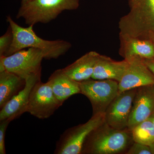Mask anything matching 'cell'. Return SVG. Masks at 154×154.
I'll list each match as a JSON object with an SVG mask.
<instances>
[{
	"mask_svg": "<svg viewBox=\"0 0 154 154\" xmlns=\"http://www.w3.org/2000/svg\"><path fill=\"white\" fill-rule=\"evenodd\" d=\"M13 39V33L9 26L6 33L0 37V56L5 55L12 44Z\"/></svg>",
	"mask_w": 154,
	"mask_h": 154,
	"instance_id": "19",
	"label": "cell"
},
{
	"mask_svg": "<svg viewBox=\"0 0 154 154\" xmlns=\"http://www.w3.org/2000/svg\"><path fill=\"white\" fill-rule=\"evenodd\" d=\"M128 61V66L119 82V94L141 86L154 85V74L144 60L137 58Z\"/></svg>",
	"mask_w": 154,
	"mask_h": 154,
	"instance_id": "11",
	"label": "cell"
},
{
	"mask_svg": "<svg viewBox=\"0 0 154 154\" xmlns=\"http://www.w3.org/2000/svg\"><path fill=\"white\" fill-rule=\"evenodd\" d=\"M149 118L151 120L152 122H153L154 125V113H153L150 116V117Z\"/></svg>",
	"mask_w": 154,
	"mask_h": 154,
	"instance_id": "24",
	"label": "cell"
},
{
	"mask_svg": "<svg viewBox=\"0 0 154 154\" xmlns=\"http://www.w3.org/2000/svg\"><path fill=\"white\" fill-rule=\"evenodd\" d=\"M48 82L51 86L56 97L63 104L71 96L81 94L80 83L67 75L62 69L54 72Z\"/></svg>",
	"mask_w": 154,
	"mask_h": 154,
	"instance_id": "16",
	"label": "cell"
},
{
	"mask_svg": "<svg viewBox=\"0 0 154 154\" xmlns=\"http://www.w3.org/2000/svg\"><path fill=\"white\" fill-rule=\"evenodd\" d=\"M63 105L56 97L48 82L39 80L31 92L27 112L39 119H48Z\"/></svg>",
	"mask_w": 154,
	"mask_h": 154,
	"instance_id": "8",
	"label": "cell"
},
{
	"mask_svg": "<svg viewBox=\"0 0 154 154\" xmlns=\"http://www.w3.org/2000/svg\"><path fill=\"white\" fill-rule=\"evenodd\" d=\"M105 122V113L93 114L86 123L68 128L57 141L54 154H81L88 135Z\"/></svg>",
	"mask_w": 154,
	"mask_h": 154,
	"instance_id": "6",
	"label": "cell"
},
{
	"mask_svg": "<svg viewBox=\"0 0 154 154\" xmlns=\"http://www.w3.org/2000/svg\"><path fill=\"white\" fill-rule=\"evenodd\" d=\"M145 63L154 74V59L151 60H144Z\"/></svg>",
	"mask_w": 154,
	"mask_h": 154,
	"instance_id": "22",
	"label": "cell"
},
{
	"mask_svg": "<svg viewBox=\"0 0 154 154\" xmlns=\"http://www.w3.org/2000/svg\"><path fill=\"white\" fill-rule=\"evenodd\" d=\"M119 54L127 61L154 59V45L150 38H142L119 34Z\"/></svg>",
	"mask_w": 154,
	"mask_h": 154,
	"instance_id": "13",
	"label": "cell"
},
{
	"mask_svg": "<svg viewBox=\"0 0 154 154\" xmlns=\"http://www.w3.org/2000/svg\"><path fill=\"white\" fill-rule=\"evenodd\" d=\"M152 152V154H154V143L151 145L149 146Z\"/></svg>",
	"mask_w": 154,
	"mask_h": 154,
	"instance_id": "23",
	"label": "cell"
},
{
	"mask_svg": "<svg viewBox=\"0 0 154 154\" xmlns=\"http://www.w3.org/2000/svg\"><path fill=\"white\" fill-rule=\"evenodd\" d=\"M154 113V85L137 88L133 101L128 128L131 131Z\"/></svg>",
	"mask_w": 154,
	"mask_h": 154,
	"instance_id": "10",
	"label": "cell"
},
{
	"mask_svg": "<svg viewBox=\"0 0 154 154\" xmlns=\"http://www.w3.org/2000/svg\"><path fill=\"white\" fill-rule=\"evenodd\" d=\"M128 65V62L125 60L117 61L100 54L94 68L92 79L112 80L119 82Z\"/></svg>",
	"mask_w": 154,
	"mask_h": 154,
	"instance_id": "14",
	"label": "cell"
},
{
	"mask_svg": "<svg viewBox=\"0 0 154 154\" xmlns=\"http://www.w3.org/2000/svg\"><path fill=\"white\" fill-rule=\"evenodd\" d=\"M137 88L119 93L111 102L105 113L108 125L115 129H127Z\"/></svg>",
	"mask_w": 154,
	"mask_h": 154,
	"instance_id": "9",
	"label": "cell"
},
{
	"mask_svg": "<svg viewBox=\"0 0 154 154\" xmlns=\"http://www.w3.org/2000/svg\"><path fill=\"white\" fill-rule=\"evenodd\" d=\"M149 38L151 39L153 43H154V34H152V35H151L150 36H149Z\"/></svg>",
	"mask_w": 154,
	"mask_h": 154,
	"instance_id": "25",
	"label": "cell"
},
{
	"mask_svg": "<svg viewBox=\"0 0 154 154\" xmlns=\"http://www.w3.org/2000/svg\"><path fill=\"white\" fill-rule=\"evenodd\" d=\"M7 22L12 30L13 39L5 56L11 55L21 50L33 48L41 50L45 59H56L65 54L72 47L69 42L65 40L51 41L40 38L34 32L33 25L27 28L21 27L10 16L7 17Z\"/></svg>",
	"mask_w": 154,
	"mask_h": 154,
	"instance_id": "1",
	"label": "cell"
},
{
	"mask_svg": "<svg viewBox=\"0 0 154 154\" xmlns=\"http://www.w3.org/2000/svg\"><path fill=\"white\" fill-rule=\"evenodd\" d=\"M80 0H32L22 2L17 19L23 18L27 25L51 22L64 11L76 10Z\"/></svg>",
	"mask_w": 154,
	"mask_h": 154,
	"instance_id": "4",
	"label": "cell"
},
{
	"mask_svg": "<svg viewBox=\"0 0 154 154\" xmlns=\"http://www.w3.org/2000/svg\"><path fill=\"white\" fill-rule=\"evenodd\" d=\"M30 1H32V0H22V2H28Z\"/></svg>",
	"mask_w": 154,
	"mask_h": 154,
	"instance_id": "26",
	"label": "cell"
},
{
	"mask_svg": "<svg viewBox=\"0 0 154 154\" xmlns=\"http://www.w3.org/2000/svg\"><path fill=\"white\" fill-rule=\"evenodd\" d=\"M11 122L10 120L6 119L0 121V154H6L5 138L6 130L9 123Z\"/></svg>",
	"mask_w": 154,
	"mask_h": 154,
	"instance_id": "21",
	"label": "cell"
},
{
	"mask_svg": "<svg viewBox=\"0 0 154 154\" xmlns=\"http://www.w3.org/2000/svg\"><path fill=\"white\" fill-rule=\"evenodd\" d=\"M44 54L41 50L29 48L8 56H0V72L7 70L24 79L33 75H41Z\"/></svg>",
	"mask_w": 154,
	"mask_h": 154,
	"instance_id": "5",
	"label": "cell"
},
{
	"mask_svg": "<svg viewBox=\"0 0 154 154\" xmlns=\"http://www.w3.org/2000/svg\"><path fill=\"white\" fill-rule=\"evenodd\" d=\"M134 142L150 146L154 143V125L148 119L140 122L131 130Z\"/></svg>",
	"mask_w": 154,
	"mask_h": 154,
	"instance_id": "18",
	"label": "cell"
},
{
	"mask_svg": "<svg viewBox=\"0 0 154 154\" xmlns=\"http://www.w3.org/2000/svg\"><path fill=\"white\" fill-rule=\"evenodd\" d=\"M125 154H152V152L149 146L134 142Z\"/></svg>",
	"mask_w": 154,
	"mask_h": 154,
	"instance_id": "20",
	"label": "cell"
},
{
	"mask_svg": "<svg viewBox=\"0 0 154 154\" xmlns=\"http://www.w3.org/2000/svg\"><path fill=\"white\" fill-rule=\"evenodd\" d=\"M134 142L131 131L115 129L105 122L88 135L81 154H125Z\"/></svg>",
	"mask_w": 154,
	"mask_h": 154,
	"instance_id": "2",
	"label": "cell"
},
{
	"mask_svg": "<svg viewBox=\"0 0 154 154\" xmlns=\"http://www.w3.org/2000/svg\"><path fill=\"white\" fill-rule=\"evenodd\" d=\"M100 54L91 51L81 57L72 63L62 69L71 79L80 82L92 79L96 62Z\"/></svg>",
	"mask_w": 154,
	"mask_h": 154,
	"instance_id": "15",
	"label": "cell"
},
{
	"mask_svg": "<svg viewBox=\"0 0 154 154\" xmlns=\"http://www.w3.org/2000/svg\"><path fill=\"white\" fill-rule=\"evenodd\" d=\"M129 13L119 22V34L149 38L154 34V0H128Z\"/></svg>",
	"mask_w": 154,
	"mask_h": 154,
	"instance_id": "3",
	"label": "cell"
},
{
	"mask_svg": "<svg viewBox=\"0 0 154 154\" xmlns=\"http://www.w3.org/2000/svg\"><path fill=\"white\" fill-rule=\"evenodd\" d=\"M26 84V80L7 70L0 72V108L19 94Z\"/></svg>",
	"mask_w": 154,
	"mask_h": 154,
	"instance_id": "17",
	"label": "cell"
},
{
	"mask_svg": "<svg viewBox=\"0 0 154 154\" xmlns=\"http://www.w3.org/2000/svg\"><path fill=\"white\" fill-rule=\"evenodd\" d=\"M79 83L81 94L91 102L93 114L105 113L119 94V82L114 80L91 79Z\"/></svg>",
	"mask_w": 154,
	"mask_h": 154,
	"instance_id": "7",
	"label": "cell"
},
{
	"mask_svg": "<svg viewBox=\"0 0 154 154\" xmlns=\"http://www.w3.org/2000/svg\"><path fill=\"white\" fill-rule=\"evenodd\" d=\"M40 80L41 75H33L25 80L24 88L1 109L0 121L6 119L13 121L27 112L30 92L34 85Z\"/></svg>",
	"mask_w": 154,
	"mask_h": 154,
	"instance_id": "12",
	"label": "cell"
}]
</instances>
